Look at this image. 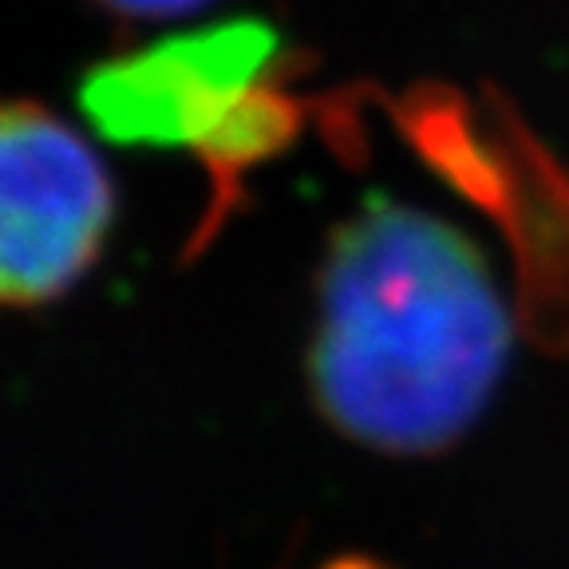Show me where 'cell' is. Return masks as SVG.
<instances>
[{"label": "cell", "mask_w": 569, "mask_h": 569, "mask_svg": "<svg viewBox=\"0 0 569 569\" xmlns=\"http://www.w3.org/2000/svg\"><path fill=\"white\" fill-rule=\"evenodd\" d=\"M284 44L261 20H230L88 71L80 103L111 142L198 147L210 159H258L293 116L281 88Z\"/></svg>", "instance_id": "7a4b0ae2"}, {"label": "cell", "mask_w": 569, "mask_h": 569, "mask_svg": "<svg viewBox=\"0 0 569 569\" xmlns=\"http://www.w3.org/2000/svg\"><path fill=\"white\" fill-rule=\"evenodd\" d=\"M99 4L123 12V17L159 20V17H182V12H194V9H202L206 0H99Z\"/></svg>", "instance_id": "277c9868"}, {"label": "cell", "mask_w": 569, "mask_h": 569, "mask_svg": "<svg viewBox=\"0 0 569 569\" xmlns=\"http://www.w3.org/2000/svg\"><path fill=\"white\" fill-rule=\"evenodd\" d=\"M0 289L12 309L71 293L103 253L116 187L80 131L40 103H9L0 123Z\"/></svg>", "instance_id": "3957f363"}, {"label": "cell", "mask_w": 569, "mask_h": 569, "mask_svg": "<svg viewBox=\"0 0 569 569\" xmlns=\"http://www.w3.org/2000/svg\"><path fill=\"white\" fill-rule=\"evenodd\" d=\"M309 376L340 436L436 455L487 411L510 360V312L467 233L372 198L329 241Z\"/></svg>", "instance_id": "6da1fadb"}]
</instances>
